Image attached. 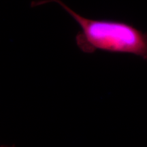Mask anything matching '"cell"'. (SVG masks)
<instances>
[{
    "instance_id": "cell-1",
    "label": "cell",
    "mask_w": 147,
    "mask_h": 147,
    "mask_svg": "<svg viewBox=\"0 0 147 147\" xmlns=\"http://www.w3.org/2000/svg\"><path fill=\"white\" fill-rule=\"evenodd\" d=\"M56 3L70 15L80 27L76 36L77 47L84 53L97 51L129 54L147 61V33L132 24L113 20H94L76 13L61 0L33 1L32 6Z\"/></svg>"
}]
</instances>
